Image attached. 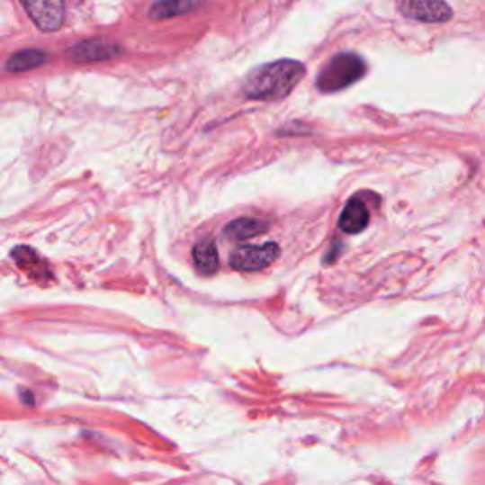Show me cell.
Returning <instances> with one entry per match:
<instances>
[{
    "label": "cell",
    "instance_id": "3957f363",
    "mask_svg": "<svg viewBox=\"0 0 485 485\" xmlns=\"http://www.w3.org/2000/svg\"><path fill=\"white\" fill-rule=\"evenodd\" d=\"M281 248L275 243L243 245L229 256V265L238 272H260L279 258Z\"/></svg>",
    "mask_w": 485,
    "mask_h": 485
},
{
    "label": "cell",
    "instance_id": "6da1fadb",
    "mask_svg": "<svg viewBox=\"0 0 485 485\" xmlns=\"http://www.w3.org/2000/svg\"><path fill=\"white\" fill-rule=\"evenodd\" d=\"M305 67L296 59H279L250 70L243 82V94L255 101H277L291 95L303 80Z\"/></svg>",
    "mask_w": 485,
    "mask_h": 485
},
{
    "label": "cell",
    "instance_id": "ba28073f",
    "mask_svg": "<svg viewBox=\"0 0 485 485\" xmlns=\"http://www.w3.org/2000/svg\"><path fill=\"white\" fill-rule=\"evenodd\" d=\"M207 0H157L150 6V20L161 22V20H171V17L184 15L190 12L200 10Z\"/></svg>",
    "mask_w": 485,
    "mask_h": 485
},
{
    "label": "cell",
    "instance_id": "7c38bea8",
    "mask_svg": "<svg viewBox=\"0 0 485 485\" xmlns=\"http://www.w3.org/2000/svg\"><path fill=\"white\" fill-rule=\"evenodd\" d=\"M13 260L20 264L23 269H27L29 275L37 277V279H46L48 277V267L46 264L40 260V256L34 253L32 248L29 247H17L12 253Z\"/></svg>",
    "mask_w": 485,
    "mask_h": 485
},
{
    "label": "cell",
    "instance_id": "7a4b0ae2",
    "mask_svg": "<svg viewBox=\"0 0 485 485\" xmlns=\"http://www.w3.org/2000/svg\"><path fill=\"white\" fill-rule=\"evenodd\" d=\"M368 70L366 61L353 51H341L319 70L317 75V89L322 94H336L341 89L356 84L364 78Z\"/></svg>",
    "mask_w": 485,
    "mask_h": 485
},
{
    "label": "cell",
    "instance_id": "277c9868",
    "mask_svg": "<svg viewBox=\"0 0 485 485\" xmlns=\"http://www.w3.org/2000/svg\"><path fill=\"white\" fill-rule=\"evenodd\" d=\"M399 12L421 23H447L454 17V8L444 0H400Z\"/></svg>",
    "mask_w": 485,
    "mask_h": 485
},
{
    "label": "cell",
    "instance_id": "8fae6325",
    "mask_svg": "<svg viewBox=\"0 0 485 485\" xmlns=\"http://www.w3.org/2000/svg\"><path fill=\"white\" fill-rule=\"evenodd\" d=\"M48 61V53L42 49H23L17 51L6 61L10 73H23V70L37 68Z\"/></svg>",
    "mask_w": 485,
    "mask_h": 485
},
{
    "label": "cell",
    "instance_id": "30bf717a",
    "mask_svg": "<svg viewBox=\"0 0 485 485\" xmlns=\"http://www.w3.org/2000/svg\"><path fill=\"white\" fill-rule=\"evenodd\" d=\"M267 229V224L258 219H238L226 226L224 233L228 239L233 241H247L250 238H256Z\"/></svg>",
    "mask_w": 485,
    "mask_h": 485
},
{
    "label": "cell",
    "instance_id": "8992f818",
    "mask_svg": "<svg viewBox=\"0 0 485 485\" xmlns=\"http://www.w3.org/2000/svg\"><path fill=\"white\" fill-rule=\"evenodd\" d=\"M123 48L111 42H99V40H85L68 49V58L78 63H97L114 59L121 56Z\"/></svg>",
    "mask_w": 485,
    "mask_h": 485
},
{
    "label": "cell",
    "instance_id": "9c48e42d",
    "mask_svg": "<svg viewBox=\"0 0 485 485\" xmlns=\"http://www.w3.org/2000/svg\"><path fill=\"white\" fill-rule=\"evenodd\" d=\"M193 264L202 275L219 272V250L212 239H203L193 247Z\"/></svg>",
    "mask_w": 485,
    "mask_h": 485
},
{
    "label": "cell",
    "instance_id": "5b68a950",
    "mask_svg": "<svg viewBox=\"0 0 485 485\" xmlns=\"http://www.w3.org/2000/svg\"><path fill=\"white\" fill-rule=\"evenodd\" d=\"M42 32H56L65 23V0H20Z\"/></svg>",
    "mask_w": 485,
    "mask_h": 485
},
{
    "label": "cell",
    "instance_id": "52a82bcc",
    "mask_svg": "<svg viewBox=\"0 0 485 485\" xmlns=\"http://www.w3.org/2000/svg\"><path fill=\"white\" fill-rule=\"evenodd\" d=\"M339 229L346 233H361L366 229L370 224V211L364 205L363 200L358 197H353V200L347 202V205L341 211L339 217Z\"/></svg>",
    "mask_w": 485,
    "mask_h": 485
}]
</instances>
